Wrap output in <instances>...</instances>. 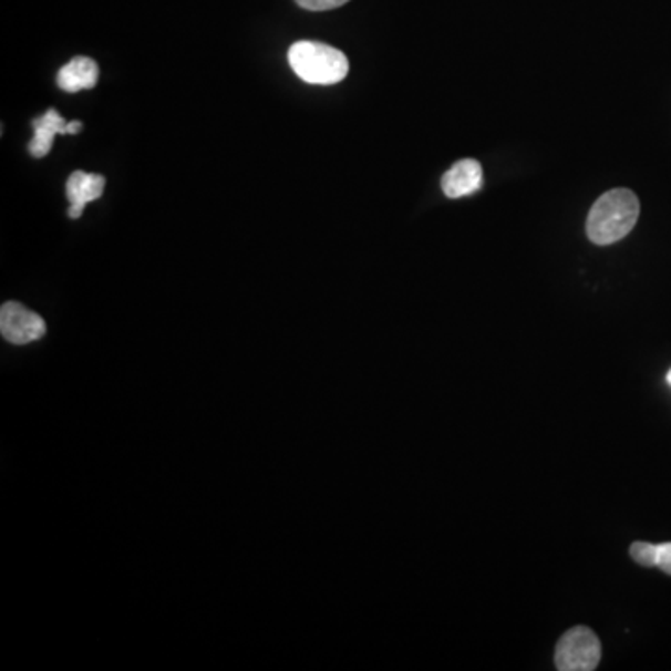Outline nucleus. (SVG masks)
I'll return each mask as SVG.
<instances>
[{
	"label": "nucleus",
	"instance_id": "11",
	"mask_svg": "<svg viewBox=\"0 0 671 671\" xmlns=\"http://www.w3.org/2000/svg\"><path fill=\"white\" fill-rule=\"evenodd\" d=\"M657 567L665 575H671V543L659 545V556H657Z\"/></svg>",
	"mask_w": 671,
	"mask_h": 671
},
{
	"label": "nucleus",
	"instance_id": "12",
	"mask_svg": "<svg viewBox=\"0 0 671 671\" xmlns=\"http://www.w3.org/2000/svg\"><path fill=\"white\" fill-rule=\"evenodd\" d=\"M668 383L671 384V370H670V373H668Z\"/></svg>",
	"mask_w": 671,
	"mask_h": 671
},
{
	"label": "nucleus",
	"instance_id": "6",
	"mask_svg": "<svg viewBox=\"0 0 671 671\" xmlns=\"http://www.w3.org/2000/svg\"><path fill=\"white\" fill-rule=\"evenodd\" d=\"M105 190V177L101 174H90V172L78 171L71 174L65 183V195L70 200V218H79L84 213V207L90 202L101 198Z\"/></svg>",
	"mask_w": 671,
	"mask_h": 671
},
{
	"label": "nucleus",
	"instance_id": "2",
	"mask_svg": "<svg viewBox=\"0 0 671 671\" xmlns=\"http://www.w3.org/2000/svg\"><path fill=\"white\" fill-rule=\"evenodd\" d=\"M289 65L308 84L340 83L348 78L349 60L340 49L319 42H297L289 48Z\"/></svg>",
	"mask_w": 671,
	"mask_h": 671
},
{
	"label": "nucleus",
	"instance_id": "10",
	"mask_svg": "<svg viewBox=\"0 0 671 671\" xmlns=\"http://www.w3.org/2000/svg\"><path fill=\"white\" fill-rule=\"evenodd\" d=\"M295 2L310 12H327L348 4L349 0H295Z\"/></svg>",
	"mask_w": 671,
	"mask_h": 671
},
{
	"label": "nucleus",
	"instance_id": "7",
	"mask_svg": "<svg viewBox=\"0 0 671 671\" xmlns=\"http://www.w3.org/2000/svg\"><path fill=\"white\" fill-rule=\"evenodd\" d=\"M483 168L476 159H463L455 163L442 177V190L447 198H463L482 189Z\"/></svg>",
	"mask_w": 671,
	"mask_h": 671
},
{
	"label": "nucleus",
	"instance_id": "4",
	"mask_svg": "<svg viewBox=\"0 0 671 671\" xmlns=\"http://www.w3.org/2000/svg\"><path fill=\"white\" fill-rule=\"evenodd\" d=\"M45 321L19 302H4L0 308V332L13 345L38 342L45 336Z\"/></svg>",
	"mask_w": 671,
	"mask_h": 671
},
{
	"label": "nucleus",
	"instance_id": "8",
	"mask_svg": "<svg viewBox=\"0 0 671 671\" xmlns=\"http://www.w3.org/2000/svg\"><path fill=\"white\" fill-rule=\"evenodd\" d=\"M97 79H100V68H97L94 60L86 59V56H78V59L70 60L59 71L56 83L68 94H75V92H81V90L94 89L95 84H97Z\"/></svg>",
	"mask_w": 671,
	"mask_h": 671
},
{
	"label": "nucleus",
	"instance_id": "1",
	"mask_svg": "<svg viewBox=\"0 0 671 671\" xmlns=\"http://www.w3.org/2000/svg\"><path fill=\"white\" fill-rule=\"evenodd\" d=\"M640 217V200L629 189H613L595 202L588 220L586 234L595 245H612L629 236Z\"/></svg>",
	"mask_w": 671,
	"mask_h": 671
},
{
	"label": "nucleus",
	"instance_id": "9",
	"mask_svg": "<svg viewBox=\"0 0 671 671\" xmlns=\"http://www.w3.org/2000/svg\"><path fill=\"white\" fill-rule=\"evenodd\" d=\"M657 556H659V545L653 543L637 541L630 545V558L643 567H657Z\"/></svg>",
	"mask_w": 671,
	"mask_h": 671
},
{
	"label": "nucleus",
	"instance_id": "3",
	"mask_svg": "<svg viewBox=\"0 0 671 671\" xmlns=\"http://www.w3.org/2000/svg\"><path fill=\"white\" fill-rule=\"evenodd\" d=\"M601 642L588 627H575L559 638L554 662L559 671H591L601 662Z\"/></svg>",
	"mask_w": 671,
	"mask_h": 671
},
{
	"label": "nucleus",
	"instance_id": "5",
	"mask_svg": "<svg viewBox=\"0 0 671 671\" xmlns=\"http://www.w3.org/2000/svg\"><path fill=\"white\" fill-rule=\"evenodd\" d=\"M32 127H34V136L30 141L29 152L34 159H42L51 152L54 136L75 135L79 131H83V122H79V120L65 122L56 109H49L43 116L32 122Z\"/></svg>",
	"mask_w": 671,
	"mask_h": 671
}]
</instances>
